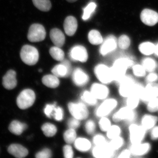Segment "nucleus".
Returning a JSON list of instances; mask_svg holds the SVG:
<instances>
[{"mask_svg":"<svg viewBox=\"0 0 158 158\" xmlns=\"http://www.w3.org/2000/svg\"><path fill=\"white\" fill-rule=\"evenodd\" d=\"M158 97V83H147L144 86L140 99L141 102H147L151 99Z\"/></svg>","mask_w":158,"mask_h":158,"instance_id":"obj_11","label":"nucleus"},{"mask_svg":"<svg viewBox=\"0 0 158 158\" xmlns=\"http://www.w3.org/2000/svg\"><path fill=\"white\" fill-rule=\"evenodd\" d=\"M88 40L93 45H99L103 41L101 34L98 31L92 30L89 32L88 35Z\"/></svg>","mask_w":158,"mask_h":158,"instance_id":"obj_28","label":"nucleus"},{"mask_svg":"<svg viewBox=\"0 0 158 158\" xmlns=\"http://www.w3.org/2000/svg\"><path fill=\"white\" fill-rule=\"evenodd\" d=\"M82 98L86 103L90 106H94L97 102V99L94 96L91 92L88 91H85L84 92Z\"/></svg>","mask_w":158,"mask_h":158,"instance_id":"obj_39","label":"nucleus"},{"mask_svg":"<svg viewBox=\"0 0 158 158\" xmlns=\"http://www.w3.org/2000/svg\"><path fill=\"white\" fill-rule=\"evenodd\" d=\"M140 18L141 21L147 26H153L158 23V13L151 9H144Z\"/></svg>","mask_w":158,"mask_h":158,"instance_id":"obj_15","label":"nucleus"},{"mask_svg":"<svg viewBox=\"0 0 158 158\" xmlns=\"http://www.w3.org/2000/svg\"><path fill=\"white\" fill-rule=\"evenodd\" d=\"M99 125L101 130L103 131H107L110 127L112 126L111 121L109 118H106V116L102 117L101 119L99 122Z\"/></svg>","mask_w":158,"mask_h":158,"instance_id":"obj_43","label":"nucleus"},{"mask_svg":"<svg viewBox=\"0 0 158 158\" xmlns=\"http://www.w3.org/2000/svg\"><path fill=\"white\" fill-rule=\"evenodd\" d=\"M117 104L115 99H107L98 108L96 112L97 116L100 117L107 116L116 107Z\"/></svg>","mask_w":158,"mask_h":158,"instance_id":"obj_10","label":"nucleus"},{"mask_svg":"<svg viewBox=\"0 0 158 158\" xmlns=\"http://www.w3.org/2000/svg\"><path fill=\"white\" fill-rule=\"evenodd\" d=\"M132 72L134 75L138 78L145 77L147 73V72L141 64L134 65L132 67Z\"/></svg>","mask_w":158,"mask_h":158,"instance_id":"obj_41","label":"nucleus"},{"mask_svg":"<svg viewBox=\"0 0 158 158\" xmlns=\"http://www.w3.org/2000/svg\"><path fill=\"white\" fill-rule=\"evenodd\" d=\"M158 117L153 114H144L141 117V125L146 131H150L157 125Z\"/></svg>","mask_w":158,"mask_h":158,"instance_id":"obj_20","label":"nucleus"},{"mask_svg":"<svg viewBox=\"0 0 158 158\" xmlns=\"http://www.w3.org/2000/svg\"><path fill=\"white\" fill-rule=\"evenodd\" d=\"M27 124L18 120L11 122L9 125V130L11 133L16 135H19L27 128Z\"/></svg>","mask_w":158,"mask_h":158,"instance_id":"obj_25","label":"nucleus"},{"mask_svg":"<svg viewBox=\"0 0 158 158\" xmlns=\"http://www.w3.org/2000/svg\"><path fill=\"white\" fill-rule=\"evenodd\" d=\"M154 53L155 54L156 56L158 57V44L155 46L154 52Z\"/></svg>","mask_w":158,"mask_h":158,"instance_id":"obj_54","label":"nucleus"},{"mask_svg":"<svg viewBox=\"0 0 158 158\" xmlns=\"http://www.w3.org/2000/svg\"><path fill=\"white\" fill-rule=\"evenodd\" d=\"M53 116L57 121H61L63 117V111L62 108L60 107H56L54 110Z\"/></svg>","mask_w":158,"mask_h":158,"instance_id":"obj_49","label":"nucleus"},{"mask_svg":"<svg viewBox=\"0 0 158 158\" xmlns=\"http://www.w3.org/2000/svg\"><path fill=\"white\" fill-rule=\"evenodd\" d=\"M155 46L151 42L142 43L139 46V50L143 55L150 56L154 52Z\"/></svg>","mask_w":158,"mask_h":158,"instance_id":"obj_30","label":"nucleus"},{"mask_svg":"<svg viewBox=\"0 0 158 158\" xmlns=\"http://www.w3.org/2000/svg\"><path fill=\"white\" fill-rule=\"evenodd\" d=\"M93 142L95 146H100L107 143L106 138L101 135H96L93 138Z\"/></svg>","mask_w":158,"mask_h":158,"instance_id":"obj_45","label":"nucleus"},{"mask_svg":"<svg viewBox=\"0 0 158 158\" xmlns=\"http://www.w3.org/2000/svg\"><path fill=\"white\" fill-rule=\"evenodd\" d=\"M20 58L27 65H35L39 60V54L36 48L30 45H25L20 51Z\"/></svg>","mask_w":158,"mask_h":158,"instance_id":"obj_2","label":"nucleus"},{"mask_svg":"<svg viewBox=\"0 0 158 158\" xmlns=\"http://www.w3.org/2000/svg\"><path fill=\"white\" fill-rule=\"evenodd\" d=\"M68 109L73 118L79 120H84L88 117V109L83 103L71 102L68 105Z\"/></svg>","mask_w":158,"mask_h":158,"instance_id":"obj_8","label":"nucleus"},{"mask_svg":"<svg viewBox=\"0 0 158 158\" xmlns=\"http://www.w3.org/2000/svg\"><path fill=\"white\" fill-rule=\"evenodd\" d=\"M3 85L8 90H12L15 88L17 84L16 72L13 70H9L3 78Z\"/></svg>","mask_w":158,"mask_h":158,"instance_id":"obj_19","label":"nucleus"},{"mask_svg":"<svg viewBox=\"0 0 158 158\" xmlns=\"http://www.w3.org/2000/svg\"><path fill=\"white\" fill-rule=\"evenodd\" d=\"M78 27L76 19L72 16L65 18L64 23V28L65 34L69 36H72L75 34Z\"/></svg>","mask_w":158,"mask_h":158,"instance_id":"obj_21","label":"nucleus"},{"mask_svg":"<svg viewBox=\"0 0 158 158\" xmlns=\"http://www.w3.org/2000/svg\"><path fill=\"white\" fill-rule=\"evenodd\" d=\"M36 99V95L33 90L25 89L19 94L17 98L18 106L21 110H26L33 106Z\"/></svg>","mask_w":158,"mask_h":158,"instance_id":"obj_4","label":"nucleus"},{"mask_svg":"<svg viewBox=\"0 0 158 158\" xmlns=\"http://www.w3.org/2000/svg\"><path fill=\"white\" fill-rule=\"evenodd\" d=\"M52 156V152L48 148H44L36 154V157L37 158H49Z\"/></svg>","mask_w":158,"mask_h":158,"instance_id":"obj_44","label":"nucleus"},{"mask_svg":"<svg viewBox=\"0 0 158 158\" xmlns=\"http://www.w3.org/2000/svg\"><path fill=\"white\" fill-rule=\"evenodd\" d=\"M124 141L123 138L119 136L113 139L109 143V145L112 149L116 151L120 149L124 144Z\"/></svg>","mask_w":158,"mask_h":158,"instance_id":"obj_36","label":"nucleus"},{"mask_svg":"<svg viewBox=\"0 0 158 158\" xmlns=\"http://www.w3.org/2000/svg\"><path fill=\"white\" fill-rule=\"evenodd\" d=\"M80 123L79 120L75 118H71L68 121V125L69 128L75 129L80 126Z\"/></svg>","mask_w":158,"mask_h":158,"instance_id":"obj_52","label":"nucleus"},{"mask_svg":"<svg viewBox=\"0 0 158 158\" xmlns=\"http://www.w3.org/2000/svg\"><path fill=\"white\" fill-rule=\"evenodd\" d=\"M136 118L135 110H131L127 106L120 108L113 114V119L115 122L126 121L132 122Z\"/></svg>","mask_w":158,"mask_h":158,"instance_id":"obj_9","label":"nucleus"},{"mask_svg":"<svg viewBox=\"0 0 158 158\" xmlns=\"http://www.w3.org/2000/svg\"><path fill=\"white\" fill-rule=\"evenodd\" d=\"M49 53L53 59L56 61H62L64 60L65 54L60 48L57 46L52 47L50 49Z\"/></svg>","mask_w":158,"mask_h":158,"instance_id":"obj_33","label":"nucleus"},{"mask_svg":"<svg viewBox=\"0 0 158 158\" xmlns=\"http://www.w3.org/2000/svg\"><path fill=\"white\" fill-rule=\"evenodd\" d=\"M73 80L74 83L78 86H83L88 81V75L81 69L77 68L73 73Z\"/></svg>","mask_w":158,"mask_h":158,"instance_id":"obj_22","label":"nucleus"},{"mask_svg":"<svg viewBox=\"0 0 158 158\" xmlns=\"http://www.w3.org/2000/svg\"><path fill=\"white\" fill-rule=\"evenodd\" d=\"M41 129L44 135L48 137H53L57 132L56 126L50 123H47L43 125Z\"/></svg>","mask_w":158,"mask_h":158,"instance_id":"obj_31","label":"nucleus"},{"mask_svg":"<svg viewBox=\"0 0 158 158\" xmlns=\"http://www.w3.org/2000/svg\"><path fill=\"white\" fill-rule=\"evenodd\" d=\"M34 6L37 9L43 11H48L52 8L50 0H32Z\"/></svg>","mask_w":158,"mask_h":158,"instance_id":"obj_29","label":"nucleus"},{"mask_svg":"<svg viewBox=\"0 0 158 158\" xmlns=\"http://www.w3.org/2000/svg\"><path fill=\"white\" fill-rule=\"evenodd\" d=\"M129 149L133 156L142 157L149 152L151 149V145L149 142L143 141L131 144Z\"/></svg>","mask_w":158,"mask_h":158,"instance_id":"obj_12","label":"nucleus"},{"mask_svg":"<svg viewBox=\"0 0 158 158\" xmlns=\"http://www.w3.org/2000/svg\"><path fill=\"white\" fill-rule=\"evenodd\" d=\"M77 134L75 130L69 128L65 131L63 135V138L66 143L71 144L73 143L76 139Z\"/></svg>","mask_w":158,"mask_h":158,"instance_id":"obj_37","label":"nucleus"},{"mask_svg":"<svg viewBox=\"0 0 158 158\" xmlns=\"http://www.w3.org/2000/svg\"><path fill=\"white\" fill-rule=\"evenodd\" d=\"M136 83L132 77L127 75L124 76L117 82L118 85V93L120 96L127 98L132 95Z\"/></svg>","mask_w":158,"mask_h":158,"instance_id":"obj_3","label":"nucleus"},{"mask_svg":"<svg viewBox=\"0 0 158 158\" xmlns=\"http://www.w3.org/2000/svg\"><path fill=\"white\" fill-rule=\"evenodd\" d=\"M131 59L122 58L116 60L111 68L114 81L117 83L126 75L127 69L132 65Z\"/></svg>","mask_w":158,"mask_h":158,"instance_id":"obj_1","label":"nucleus"},{"mask_svg":"<svg viewBox=\"0 0 158 158\" xmlns=\"http://www.w3.org/2000/svg\"><path fill=\"white\" fill-rule=\"evenodd\" d=\"M42 82L46 87L51 88H56L59 86L60 81L58 77L55 75H46L43 77Z\"/></svg>","mask_w":158,"mask_h":158,"instance_id":"obj_26","label":"nucleus"},{"mask_svg":"<svg viewBox=\"0 0 158 158\" xmlns=\"http://www.w3.org/2000/svg\"><path fill=\"white\" fill-rule=\"evenodd\" d=\"M115 152V151L111 148L107 142L104 145L95 146L93 150L92 154L95 158H110L114 156Z\"/></svg>","mask_w":158,"mask_h":158,"instance_id":"obj_13","label":"nucleus"},{"mask_svg":"<svg viewBox=\"0 0 158 158\" xmlns=\"http://www.w3.org/2000/svg\"><path fill=\"white\" fill-rule=\"evenodd\" d=\"M51 40L56 46L62 47L65 42V36L59 29H52L50 33Z\"/></svg>","mask_w":158,"mask_h":158,"instance_id":"obj_23","label":"nucleus"},{"mask_svg":"<svg viewBox=\"0 0 158 158\" xmlns=\"http://www.w3.org/2000/svg\"><path fill=\"white\" fill-rule=\"evenodd\" d=\"M95 124L92 120H89L85 124V130L88 134L91 135L94 133L95 130Z\"/></svg>","mask_w":158,"mask_h":158,"instance_id":"obj_46","label":"nucleus"},{"mask_svg":"<svg viewBox=\"0 0 158 158\" xmlns=\"http://www.w3.org/2000/svg\"><path fill=\"white\" fill-rule=\"evenodd\" d=\"M118 44L119 48L127 49L131 45V40L127 35H122L118 39Z\"/></svg>","mask_w":158,"mask_h":158,"instance_id":"obj_42","label":"nucleus"},{"mask_svg":"<svg viewBox=\"0 0 158 158\" xmlns=\"http://www.w3.org/2000/svg\"><path fill=\"white\" fill-rule=\"evenodd\" d=\"M56 107V105L54 104L47 105L44 109V113L46 116L50 118L52 114H53L54 110Z\"/></svg>","mask_w":158,"mask_h":158,"instance_id":"obj_50","label":"nucleus"},{"mask_svg":"<svg viewBox=\"0 0 158 158\" xmlns=\"http://www.w3.org/2000/svg\"><path fill=\"white\" fill-rule=\"evenodd\" d=\"M8 152L15 157L23 158L25 157L28 154V150L19 144H11L8 148Z\"/></svg>","mask_w":158,"mask_h":158,"instance_id":"obj_24","label":"nucleus"},{"mask_svg":"<svg viewBox=\"0 0 158 158\" xmlns=\"http://www.w3.org/2000/svg\"><path fill=\"white\" fill-rule=\"evenodd\" d=\"M71 70V64L67 60H63L61 64L56 65L52 69L53 74L58 77L68 76Z\"/></svg>","mask_w":158,"mask_h":158,"instance_id":"obj_16","label":"nucleus"},{"mask_svg":"<svg viewBox=\"0 0 158 158\" xmlns=\"http://www.w3.org/2000/svg\"><path fill=\"white\" fill-rule=\"evenodd\" d=\"M141 65L148 73L154 72L157 67L155 60L150 58H144L142 60Z\"/></svg>","mask_w":158,"mask_h":158,"instance_id":"obj_32","label":"nucleus"},{"mask_svg":"<svg viewBox=\"0 0 158 158\" xmlns=\"http://www.w3.org/2000/svg\"><path fill=\"white\" fill-rule=\"evenodd\" d=\"M90 92L97 99H104L107 97L109 90L104 85L95 83L91 87Z\"/></svg>","mask_w":158,"mask_h":158,"instance_id":"obj_18","label":"nucleus"},{"mask_svg":"<svg viewBox=\"0 0 158 158\" xmlns=\"http://www.w3.org/2000/svg\"><path fill=\"white\" fill-rule=\"evenodd\" d=\"M131 153L130 149L123 150L119 153L118 157L120 158H129L131 156Z\"/></svg>","mask_w":158,"mask_h":158,"instance_id":"obj_53","label":"nucleus"},{"mask_svg":"<svg viewBox=\"0 0 158 158\" xmlns=\"http://www.w3.org/2000/svg\"><path fill=\"white\" fill-rule=\"evenodd\" d=\"M63 154L66 158H72L73 157V151L72 148L69 144L65 145L63 148Z\"/></svg>","mask_w":158,"mask_h":158,"instance_id":"obj_48","label":"nucleus"},{"mask_svg":"<svg viewBox=\"0 0 158 158\" xmlns=\"http://www.w3.org/2000/svg\"><path fill=\"white\" fill-rule=\"evenodd\" d=\"M150 137L153 141L158 140V125H156L154 127L150 130Z\"/></svg>","mask_w":158,"mask_h":158,"instance_id":"obj_51","label":"nucleus"},{"mask_svg":"<svg viewBox=\"0 0 158 158\" xmlns=\"http://www.w3.org/2000/svg\"><path fill=\"white\" fill-rule=\"evenodd\" d=\"M97 7L96 3L90 2L84 9V13L82 16V19L84 20H87L90 18L91 15L95 11Z\"/></svg>","mask_w":158,"mask_h":158,"instance_id":"obj_35","label":"nucleus"},{"mask_svg":"<svg viewBox=\"0 0 158 158\" xmlns=\"http://www.w3.org/2000/svg\"><path fill=\"white\" fill-rule=\"evenodd\" d=\"M46 36L45 28L42 25L33 24L30 27L28 33L27 38L32 42H38L44 40Z\"/></svg>","mask_w":158,"mask_h":158,"instance_id":"obj_6","label":"nucleus"},{"mask_svg":"<svg viewBox=\"0 0 158 158\" xmlns=\"http://www.w3.org/2000/svg\"><path fill=\"white\" fill-rule=\"evenodd\" d=\"M128 131L130 141L131 144L143 142L147 131L141 125L135 123L130 124Z\"/></svg>","mask_w":158,"mask_h":158,"instance_id":"obj_5","label":"nucleus"},{"mask_svg":"<svg viewBox=\"0 0 158 158\" xmlns=\"http://www.w3.org/2000/svg\"><path fill=\"white\" fill-rule=\"evenodd\" d=\"M74 146L78 150L82 152L88 151L91 148V143L86 138H76L74 142Z\"/></svg>","mask_w":158,"mask_h":158,"instance_id":"obj_27","label":"nucleus"},{"mask_svg":"<svg viewBox=\"0 0 158 158\" xmlns=\"http://www.w3.org/2000/svg\"><path fill=\"white\" fill-rule=\"evenodd\" d=\"M70 58L74 61L85 62L88 60V53L85 47L77 45L71 48L69 52Z\"/></svg>","mask_w":158,"mask_h":158,"instance_id":"obj_14","label":"nucleus"},{"mask_svg":"<svg viewBox=\"0 0 158 158\" xmlns=\"http://www.w3.org/2000/svg\"><path fill=\"white\" fill-rule=\"evenodd\" d=\"M117 47V40L116 37L113 36H110L102 43V45L100 48V52L102 56L113 52Z\"/></svg>","mask_w":158,"mask_h":158,"instance_id":"obj_17","label":"nucleus"},{"mask_svg":"<svg viewBox=\"0 0 158 158\" xmlns=\"http://www.w3.org/2000/svg\"><path fill=\"white\" fill-rule=\"evenodd\" d=\"M140 101H141L140 97L131 95L126 98V106L131 110H135L138 107Z\"/></svg>","mask_w":158,"mask_h":158,"instance_id":"obj_34","label":"nucleus"},{"mask_svg":"<svg viewBox=\"0 0 158 158\" xmlns=\"http://www.w3.org/2000/svg\"><path fill=\"white\" fill-rule=\"evenodd\" d=\"M69 2L73 3L76 2L77 0H66Z\"/></svg>","mask_w":158,"mask_h":158,"instance_id":"obj_55","label":"nucleus"},{"mask_svg":"<svg viewBox=\"0 0 158 158\" xmlns=\"http://www.w3.org/2000/svg\"><path fill=\"white\" fill-rule=\"evenodd\" d=\"M94 73L98 80L104 84H108L113 81L111 68L104 64H99L94 68Z\"/></svg>","mask_w":158,"mask_h":158,"instance_id":"obj_7","label":"nucleus"},{"mask_svg":"<svg viewBox=\"0 0 158 158\" xmlns=\"http://www.w3.org/2000/svg\"><path fill=\"white\" fill-rule=\"evenodd\" d=\"M146 104V109L150 113L158 112V97L151 99Z\"/></svg>","mask_w":158,"mask_h":158,"instance_id":"obj_40","label":"nucleus"},{"mask_svg":"<svg viewBox=\"0 0 158 158\" xmlns=\"http://www.w3.org/2000/svg\"><path fill=\"white\" fill-rule=\"evenodd\" d=\"M107 136L109 139H112L120 136L121 130L120 127L116 125H113L110 127L107 131Z\"/></svg>","mask_w":158,"mask_h":158,"instance_id":"obj_38","label":"nucleus"},{"mask_svg":"<svg viewBox=\"0 0 158 158\" xmlns=\"http://www.w3.org/2000/svg\"><path fill=\"white\" fill-rule=\"evenodd\" d=\"M145 80L147 83H156L158 81V74L154 72L148 73L145 76Z\"/></svg>","mask_w":158,"mask_h":158,"instance_id":"obj_47","label":"nucleus"}]
</instances>
